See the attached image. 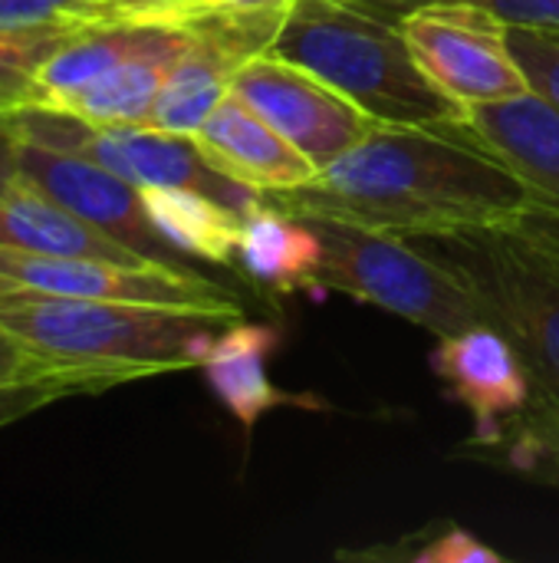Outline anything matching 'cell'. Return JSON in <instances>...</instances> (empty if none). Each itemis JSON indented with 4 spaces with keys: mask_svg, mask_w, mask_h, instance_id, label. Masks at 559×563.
I'll return each instance as SVG.
<instances>
[{
    "mask_svg": "<svg viewBox=\"0 0 559 563\" xmlns=\"http://www.w3.org/2000/svg\"><path fill=\"white\" fill-rule=\"evenodd\" d=\"M145 211L158 234L185 257L231 264L244 214L188 188H142Z\"/></svg>",
    "mask_w": 559,
    "mask_h": 563,
    "instance_id": "ac0fdd59",
    "label": "cell"
},
{
    "mask_svg": "<svg viewBox=\"0 0 559 563\" xmlns=\"http://www.w3.org/2000/svg\"><path fill=\"white\" fill-rule=\"evenodd\" d=\"M122 3H185V0H122Z\"/></svg>",
    "mask_w": 559,
    "mask_h": 563,
    "instance_id": "83f0119b",
    "label": "cell"
},
{
    "mask_svg": "<svg viewBox=\"0 0 559 563\" xmlns=\"http://www.w3.org/2000/svg\"><path fill=\"white\" fill-rule=\"evenodd\" d=\"M356 7L379 13L385 20H399L405 10L425 3V0H353ZM488 10H494L511 26H534V30H557L559 33V0H471Z\"/></svg>",
    "mask_w": 559,
    "mask_h": 563,
    "instance_id": "603a6c76",
    "label": "cell"
},
{
    "mask_svg": "<svg viewBox=\"0 0 559 563\" xmlns=\"http://www.w3.org/2000/svg\"><path fill=\"white\" fill-rule=\"evenodd\" d=\"M0 247L26 254L96 257L115 264H158L82 221L59 201L26 188L23 181L0 195Z\"/></svg>",
    "mask_w": 559,
    "mask_h": 563,
    "instance_id": "9a60e30c",
    "label": "cell"
},
{
    "mask_svg": "<svg viewBox=\"0 0 559 563\" xmlns=\"http://www.w3.org/2000/svg\"><path fill=\"white\" fill-rule=\"evenodd\" d=\"M455 459L521 475L534 485L559 488V409L530 406L491 445H458Z\"/></svg>",
    "mask_w": 559,
    "mask_h": 563,
    "instance_id": "d6986e66",
    "label": "cell"
},
{
    "mask_svg": "<svg viewBox=\"0 0 559 563\" xmlns=\"http://www.w3.org/2000/svg\"><path fill=\"white\" fill-rule=\"evenodd\" d=\"M399 561L412 563H501V551L488 548L481 538H474L471 531L458 528V525H441L438 531H432L425 538V544H418L415 551H405Z\"/></svg>",
    "mask_w": 559,
    "mask_h": 563,
    "instance_id": "cb8c5ba5",
    "label": "cell"
},
{
    "mask_svg": "<svg viewBox=\"0 0 559 563\" xmlns=\"http://www.w3.org/2000/svg\"><path fill=\"white\" fill-rule=\"evenodd\" d=\"M112 0H0V30L76 26L102 16Z\"/></svg>",
    "mask_w": 559,
    "mask_h": 563,
    "instance_id": "44dd1931",
    "label": "cell"
},
{
    "mask_svg": "<svg viewBox=\"0 0 559 563\" xmlns=\"http://www.w3.org/2000/svg\"><path fill=\"white\" fill-rule=\"evenodd\" d=\"M277 336L267 323H231L211 346L208 360H204V376L214 389V396L227 406V412L247 429L254 432L257 422L283 406H303L313 399L283 393L270 373H267V360L273 350Z\"/></svg>",
    "mask_w": 559,
    "mask_h": 563,
    "instance_id": "2e32d148",
    "label": "cell"
},
{
    "mask_svg": "<svg viewBox=\"0 0 559 563\" xmlns=\"http://www.w3.org/2000/svg\"><path fill=\"white\" fill-rule=\"evenodd\" d=\"M432 369L445 383L448 396L474 419L468 445L497 442L501 432L534 406V379L524 360L491 323L438 336Z\"/></svg>",
    "mask_w": 559,
    "mask_h": 563,
    "instance_id": "8fae6325",
    "label": "cell"
},
{
    "mask_svg": "<svg viewBox=\"0 0 559 563\" xmlns=\"http://www.w3.org/2000/svg\"><path fill=\"white\" fill-rule=\"evenodd\" d=\"M395 23L418 69L461 109L534 89L514 56L511 23L481 3L425 0Z\"/></svg>",
    "mask_w": 559,
    "mask_h": 563,
    "instance_id": "8992f818",
    "label": "cell"
},
{
    "mask_svg": "<svg viewBox=\"0 0 559 563\" xmlns=\"http://www.w3.org/2000/svg\"><path fill=\"white\" fill-rule=\"evenodd\" d=\"M40 376H56V369H49V366H43V363H36L3 327H0V386H7V383H20V379H40ZM59 376H66V373H59ZM76 379V376H72ZM82 383V379H79ZM92 393V389H89Z\"/></svg>",
    "mask_w": 559,
    "mask_h": 563,
    "instance_id": "484cf974",
    "label": "cell"
},
{
    "mask_svg": "<svg viewBox=\"0 0 559 563\" xmlns=\"http://www.w3.org/2000/svg\"><path fill=\"white\" fill-rule=\"evenodd\" d=\"M158 20V33L142 49L96 79L86 92L63 106V112H72L92 125H148L171 66L191 43L188 20Z\"/></svg>",
    "mask_w": 559,
    "mask_h": 563,
    "instance_id": "5bb4252c",
    "label": "cell"
},
{
    "mask_svg": "<svg viewBox=\"0 0 559 563\" xmlns=\"http://www.w3.org/2000/svg\"><path fill=\"white\" fill-rule=\"evenodd\" d=\"M231 92L267 119L287 142H293L316 168L336 162L376 125V119L339 89L273 49L247 59L234 76Z\"/></svg>",
    "mask_w": 559,
    "mask_h": 563,
    "instance_id": "9c48e42d",
    "label": "cell"
},
{
    "mask_svg": "<svg viewBox=\"0 0 559 563\" xmlns=\"http://www.w3.org/2000/svg\"><path fill=\"white\" fill-rule=\"evenodd\" d=\"M194 142L217 172L260 195L306 185L320 172L293 142H287L234 92L211 109L194 132Z\"/></svg>",
    "mask_w": 559,
    "mask_h": 563,
    "instance_id": "7c38bea8",
    "label": "cell"
},
{
    "mask_svg": "<svg viewBox=\"0 0 559 563\" xmlns=\"http://www.w3.org/2000/svg\"><path fill=\"white\" fill-rule=\"evenodd\" d=\"M20 181L40 195L59 201L63 208H69L82 221L96 224L109 238L145 254L148 261L181 267V271H194L188 264L191 257L175 251L158 234V228L152 224V218L145 211L142 188L125 181L122 175L102 168L99 162L23 139V145H20Z\"/></svg>",
    "mask_w": 559,
    "mask_h": 563,
    "instance_id": "30bf717a",
    "label": "cell"
},
{
    "mask_svg": "<svg viewBox=\"0 0 559 563\" xmlns=\"http://www.w3.org/2000/svg\"><path fill=\"white\" fill-rule=\"evenodd\" d=\"M69 396H92L86 383L72 379V376H40V379H20V383H7L0 386V429L59 402Z\"/></svg>",
    "mask_w": 559,
    "mask_h": 563,
    "instance_id": "7402d4cb",
    "label": "cell"
},
{
    "mask_svg": "<svg viewBox=\"0 0 559 563\" xmlns=\"http://www.w3.org/2000/svg\"><path fill=\"white\" fill-rule=\"evenodd\" d=\"M287 10L198 7L178 16L188 20L191 43L171 66L148 125L194 135L211 109L231 92V82L244 63L273 46Z\"/></svg>",
    "mask_w": 559,
    "mask_h": 563,
    "instance_id": "52a82bcc",
    "label": "cell"
},
{
    "mask_svg": "<svg viewBox=\"0 0 559 563\" xmlns=\"http://www.w3.org/2000/svg\"><path fill=\"white\" fill-rule=\"evenodd\" d=\"M0 294L36 297H86V300H132L161 307H241L224 284L168 264H115L96 257L26 254L0 247Z\"/></svg>",
    "mask_w": 559,
    "mask_h": 563,
    "instance_id": "ba28073f",
    "label": "cell"
},
{
    "mask_svg": "<svg viewBox=\"0 0 559 563\" xmlns=\"http://www.w3.org/2000/svg\"><path fill=\"white\" fill-rule=\"evenodd\" d=\"M497 152L544 201L547 221L559 224V106L537 89L465 109L455 122Z\"/></svg>",
    "mask_w": 559,
    "mask_h": 563,
    "instance_id": "4fadbf2b",
    "label": "cell"
},
{
    "mask_svg": "<svg viewBox=\"0 0 559 563\" xmlns=\"http://www.w3.org/2000/svg\"><path fill=\"white\" fill-rule=\"evenodd\" d=\"M69 30L72 26L0 30V112H16L36 102V76Z\"/></svg>",
    "mask_w": 559,
    "mask_h": 563,
    "instance_id": "ffe728a7",
    "label": "cell"
},
{
    "mask_svg": "<svg viewBox=\"0 0 559 563\" xmlns=\"http://www.w3.org/2000/svg\"><path fill=\"white\" fill-rule=\"evenodd\" d=\"M382 125H451L465 109L415 63L395 20L353 0H293L270 46Z\"/></svg>",
    "mask_w": 559,
    "mask_h": 563,
    "instance_id": "277c9868",
    "label": "cell"
},
{
    "mask_svg": "<svg viewBox=\"0 0 559 563\" xmlns=\"http://www.w3.org/2000/svg\"><path fill=\"white\" fill-rule=\"evenodd\" d=\"M20 145L23 129L16 112H0V195L20 185Z\"/></svg>",
    "mask_w": 559,
    "mask_h": 563,
    "instance_id": "4316f807",
    "label": "cell"
},
{
    "mask_svg": "<svg viewBox=\"0 0 559 563\" xmlns=\"http://www.w3.org/2000/svg\"><path fill=\"white\" fill-rule=\"evenodd\" d=\"M297 218H303L320 241L313 290H336L359 303H372L435 336L484 323L468 290L409 238L326 214Z\"/></svg>",
    "mask_w": 559,
    "mask_h": 563,
    "instance_id": "5b68a950",
    "label": "cell"
},
{
    "mask_svg": "<svg viewBox=\"0 0 559 563\" xmlns=\"http://www.w3.org/2000/svg\"><path fill=\"white\" fill-rule=\"evenodd\" d=\"M557 221L524 218L409 238L441 264L501 330L534 379V406L559 409V234Z\"/></svg>",
    "mask_w": 559,
    "mask_h": 563,
    "instance_id": "3957f363",
    "label": "cell"
},
{
    "mask_svg": "<svg viewBox=\"0 0 559 563\" xmlns=\"http://www.w3.org/2000/svg\"><path fill=\"white\" fill-rule=\"evenodd\" d=\"M455 122H376L316 178L267 191L264 201L290 214H326L399 238L547 218L537 191Z\"/></svg>",
    "mask_w": 559,
    "mask_h": 563,
    "instance_id": "6da1fadb",
    "label": "cell"
},
{
    "mask_svg": "<svg viewBox=\"0 0 559 563\" xmlns=\"http://www.w3.org/2000/svg\"><path fill=\"white\" fill-rule=\"evenodd\" d=\"M234 261L250 280L277 294L313 290L320 241L303 218L260 201L244 214Z\"/></svg>",
    "mask_w": 559,
    "mask_h": 563,
    "instance_id": "e0dca14e",
    "label": "cell"
},
{
    "mask_svg": "<svg viewBox=\"0 0 559 563\" xmlns=\"http://www.w3.org/2000/svg\"><path fill=\"white\" fill-rule=\"evenodd\" d=\"M237 320L241 307L0 294V327L36 363L82 379L92 393L201 369L214 340Z\"/></svg>",
    "mask_w": 559,
    "mask_h": 563,
    "instance_id": "7a4b0ae2",
    "label": "cell"
},
{
    "mask_svg": "<svg viewBox=\"0 0 559 563\" xmlns=\"http://www.w3.org/2000/svg\"><path fill=\"white\" fill-rule=\"evenodd\" d=\"M122 3V0H119ZM293 0H185V3H122L142 16H165L178 20L181 13H191L198 7H231V10H287Z\"/></svg>",
    "mask_w": 559,
    "mask_h": 563,
    "instance_id": "d4e9b609",
    "label": "cell"
}]
</instances>
